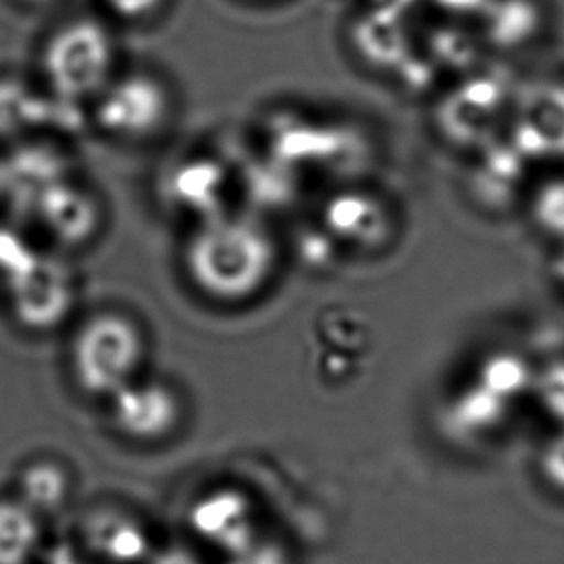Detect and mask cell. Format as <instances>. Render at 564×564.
<instances>
[{
  "mask_svg": "<svg viewBox=\"0 0 564 564\" xmlns=\"http://www.w3.org/2000/svg\"><path fill=\"white\" fill-rule=\"evenodd\" d=\"M280 245L257 214H220L193 226L184 249L185 274L203 297L243 305L274 280Z\"/></svg>",
  "mask_w": 564,
  "mask_h": 564,
  "instance_id": "cell-1",
  "label": "cell"
},
{
  "mask_svg": "<svg viewBox=\"0 0 564 564\" xmlns=\"http://www.w3.org/2000/svg\"><path fill=\"white\" fill-rule=\"evenodd\" d=\"M46 91L64 105H89L118 74V43L108 23L74 15L46 35L39 51Z\"/></svg>",
  "mask_w": 564,
  "mask_h": 564,
  "instance_id": "cell-2",
  "label": "cell"
},
{
  "mask_svg": "<svg viewBox=\"0 0 564 564\" xmlns=\"http://www.w3.org/2000/svg\"><path fill=\"white\" fill-rule=\"evenodd\" d=\"M141 324L122 311H99L79 322L68 349V367L77 389L108 401L138 380L147 360Z\"/></svg>",
  "mask_w": 564,
  "mask_h": 564,
  "instance_id": "cell-3",
  "label": "cell"
},
{
  "mask_svg": "<svg viewBox=\"0 0 564 564\" xmlns=\"http://www.w3.org/2000/svg\"><path fill=\"white\" fill-rule=\"evenodd\" d=\"M91 108L93 120L105 135L141 143L166 131L176 115V97L172 85L154 69H118Z\"/></svg>",
  "mask_w": 564,
  "mask_h": 564,
  "instance_id": "cell-4",
  "label": "cell"
},
{
  "mask_svg": "<svg viewBox=\"0 0 564 564\" xmlns=\"http://www.w3.org/2000/svg\"><path fill=\"white\" fill-rule=\"evenodd\" d=\"M7 295L14 321L45 334L62 326L77 299L76 275L56 257L30 252L7 272Z\"/></svg>",
  "mask_w": 564,
  "mask_h": 564,
  "instance_id": "cell-5",
  "label": "cell"
},
{
  "mask_svg": "<svg viewBox=\"0 0 564 564\" xmlns=\"http://www.w3.org/2000/svg\"><path fill=\"white\" fill-rule=\"evenodd\" d=\"M519 87L503 74L476 76L445 102L440 115L443 138L458 149L481 151L501 138Z\"/></svg>",
  "mask_w": 564,
  "mask_h": 564,
  "instance_id": "cell-6",
  "label": "cell"
},
{
  "mask_svg": "<svg viewBox=\"0 0 564 564\" xmlns=\"http://www.w3.org/2000/svg\"><path fill=\"white\" fill-rule=\"evenodd\" d=\"M507 139L528 162H564V79L519 87Z\"/></svg>",
  "mask_w": 564,
  "mask_h": 564,
  "instance_id": "cell-7",
  "label": "cell"
},
{
  "mask_svg": "<svg viewBox=\"0 0 564 564\" xmlns=\"http://www.w3.org/2000/svg\"><path fill=\"white\" fill-rule=\"evenodd\" d=\"M193 542L224 558L257 542L260 512L252 497L236 486L210 488L189 505L187 511Z\"/></svg>",
  "mask_w": 564,
  "mask_h": 564,
  "instance_id": "cell-8",
  "label": "cell"
},
{
  "mask_svg": "<svg viewBox=\"0 0 564 564\" xmlns=\"http://www.w3.org/2000/svg\"><path fill=\"white\" fill-rule=\"evenodd\" d=\"M107 403L112 427L133 443L166 442L184 422V399L180 391L159 378L139 376Z\"/></svg>",
  "mask_w": 564,
  "mask_h": 564,
  "instance_id": "cell-9",
  "label": "cell"
},
{
  "mask_svg": "<svg viewBox=\"0 0 564 564\" xmlns=\"http://www.w3.org/2000/svg\"><path fill=\"white\" fill-rule=\"evenodd\" d=\"M393 214L375 191L344 187L332 193L321 210V228L334 247L378 252L393 237Z\"/></svg>",
  "mask_w": 564,
  "mask_h": 564,
  "instance_id": "cell-10",
  "label": "cell"
},
{
  "mask_svg": "<svg viewBox=\"0 0 564 564\" xmlns=\"http://www.w3.org/2000/svg\"><path fill=\"white\" fill-rule=\"evenodd\" d=\"M270 156L295 172H334L359 161V138L334 123L288 120L274 131Z\"/></svg>",
  "mask_w": 564,
  "mask_h": 564,
  "instance_id": "cell-11",
  "label": "cell"
},
{
  "mask_svg": "<svg viewBox=\"0 0 564 564\" xmlns=\"http://www.w3.org/2000/svg\"><path fill=\"white\" fill-rule=\"evenodd\" d=\"M231 170L216 156H185L162 176L164 203L195 224L228 213Z\"/></svg>",
  "mask_w": 564,
  "mask_h": 564,
  "instance_id": "cell-12",
  "label": "cell"
},
{
  "mask_svg": "<svg viewBox=\"0 0 564 564\" xmlns=\"http://www.w3.org/2000/svg\"><path fill=\"white\" fill-rule=\"evenodd\" d=\"M77 543L97 564H145L156 542L141 517L102 505L85 514Z\"/></svg>",
  "mask_w": 564,
  "mask_h": 564,
  "instance_id": "cell-13",
  "label": "cell"
},
{
  "mask_svg": "<svg viewBox=\"0 0 564 564\" xmlns=\"http://www.w3.org/2000/svg\"><path fill=\"white\" fill-rule=\"evenodd\" d=\"M39 220L62 247H82L95 239L102 224L99 197L84 185L69 180H54L41 191Z\"/></svg>",
  "mask_w": 564,
  "mask_h": 564,
  "instance_id": "cell-14",
  "label": "cell"
},
{
  "mask_svg": "<svg viewBox=\"0 0 564 564\" xmlns=\"http://www.w3.org/2000/svg\"><path fill=\"white\" fill-rule=\"evenodd\" d=\"M512 403L473 378L458 389L445 409V426L455 437L476 440L503 424Z\"/></svg>",
  "mask_w": 564,
  "mask_h": 564,
  "instance_id": "cell-15",
  "label": "cell"
},
{
  "mask_svg": "<svg viewBox=\"0 0 564 564\" xmlns=\"http://www.w3.org/2000/svg\"><path fill=\"white\" fill-rule=\"evenodd\" d=\"M74 478L68 466L51 457L31 458L15 478L14 496L37 512L41 519L54 517L68 507Z\"/></svg>",
  "mask_w": 564,
  "mask_h": 564,
  "instance_id": "cell-16",
  "label": "cell"
},
{
  "mask_svg": "<svg viewBox=\"0 0 564 564\" xmlns=\"http://www.w3.org/2000/svg\"><path fill=\"white\" fill-rule=\"evenodd\" d=\"M45 520L15 496L0 497V564H33L45 551Z\"/></svg>",
  "mask_w": 564,
  "mask_h": 564,
  "instance_id": "cell-17",
  "label": "cell"
},
{
  "mask_svg": "<svg viewBox=\"0 0 564 564\" xmlns=\"http://www.w3.org/2000/svg\"><path fill=\"white\" fill-rule=\"evenodd\" d=\"M545 25V10L540 0H488L486 37L503 51H519L530 45Z\"/></svg>",
  "mask_w": 564,
  "mask_h": 564,
  "instance_id": "cell-18",
  "label": "cell"
},
{
  "mask_svg": "<svg viewBox=\"0 0 564 564\" xmlns=\"http://www.w3.org/2000/svg\"><path fill=\"white\" fill-rule=\"evenodd\" d=\"M473 378L496 391L497 395L503 397L509 403H514L532 388V368L524 357L511 351L488 355L476 367Z\"/></svg>",
  "mask_w": 564,
  "mask_h": 564,
  "instance_id": "cell-19",
  "label": "cell"
},
{
  "mask_svg": "<svg viewBox=\"0 0 564 564\" xmlns=\"http://www.w3.org/2000/svg\"><path fill=\"white\" fill-rule=\"evenodd\" d=\"M39 110V99L28 85L0 77V138H15L30 130Z\"/></svg>",
  "mask_w": 564,
  "mask_h": 564,
  "instance_id": "cell-20",
  "label": "cell"
},
{
  "mask_svg": "<svg viewBox=\"0 0 564 564\" xmlns=\"http://www.w3.org/2000/svg\"><path fill=\"white\" fill-rule=\"evenodd\" d=\"M530 214L543 236L564 241V177H551L535 187Z\"/></svg>",
  "mask_w": 564,
  "mask_h": 564,
  "instance_id": "cell-21",
  "label": "cell"
},
{
  "mask_svg": "<svg viewBox=\"0 0 564 564\" xmlns=\"http://www.w3.org/2000/svg\"><path fill=\"white\" fill-rule=\"evenodd\" d=\"M221 564H295V557L285 543L260 535L257 542L224 558Z\"/></svg>",
  "mask_w": 564,
  "mask_h": 564,
  "instance_id": "cell-22",
  "label": "cell"
},
{
  "mask_svg": "<svg viewBox=\"0 0 564 564\" xmlns=\"http://www.w3.org/2000/svg\"><path fill=\"white\" fill-rule=\"evenodd\" d=\"M145 564H208L205 550L195 542L154 543Z\"/></svg>",
  "mask_w": 564,
  "mask_h": 564,
  "instance_id": "cell-23",
  "label": "cell"
},
{
  "mask_svg": "<svg viewBox=\"0 0 564 564\" xmlns=\"http://www.w3.org/2000/svg\"><path fill=\"white\" fill-rule=\"evenodd\" d=\"M540 473L550 488L564 494V432L545 443L540 455Z\"/></svg>",
  "mask_w": 564,
  "mask_h": 564,
  "instance_id": "cell-24",
  "label": "cell"
},
{
  "mask_svg": "<svg viewBox=\"0 0 564 564\" xmlns=\"http://www.w3.org/2000/svg\"><path fill=\"white\" fill-rule=\"evenodd\" d=\"M105 2L116 15H120L128 22H147L156 12H161L169 0H105Z\"/></svg>",
  "mask_w": 564,
  "mask_h": 564,
  "instance_id": "cell-25",
  "label": "cell"
},
{
  "mask_svg": "<svg viewBox=\"0 0 564 564\" xmlns=\"http://www.w3.org/2000/svg\"><path fill=\"white\" fill-rule=\"evenodd\" d=\"M543 401L564 419V365L551 372L550 380H543Z\"/></svg>",
  "mask_w": 564,
  "mask_h": 564,
  "instance_id": "cell-26",
  "label": "cell"
},
{
  "mask_svg": "<svg viewBox=\"0 0 564 564\" xmlns=\"http://www.w3.org/2000/svg\"><path fill=\"white\" fill-rule=\"evenodd\" d=\"M46 564H97L93 561L87 551L76 543V545H56L51 551V557Z\"/></svg>",
  "mask_w": 564,
  "mask_h": 564,
  "instance_id": "cell-27",
  "label": "cell"
}]
</instances>
